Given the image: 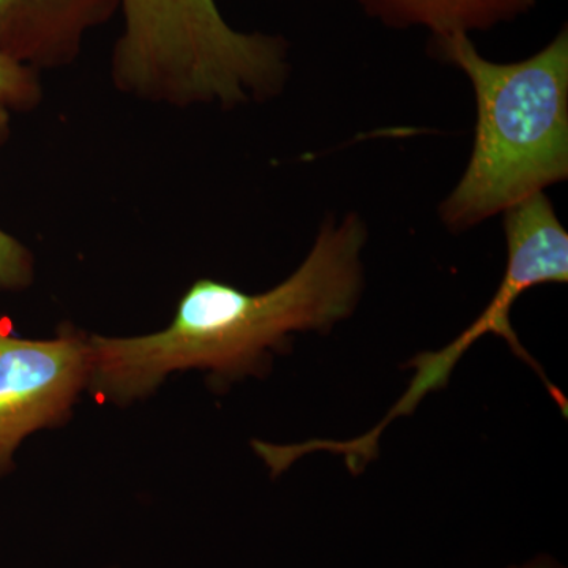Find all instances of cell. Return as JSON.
Here are the masks:
<instances>
[{
    "instance_id": "cell-1",
    "label": "cell",
    "mask_w": 568,
    "mask_h": 568,
    "mask_svg": "<svg viewBox=\"0 0 568 568\" xmlns=\"http://www.w3.org/2000/svg\"><path fill=\"white\" fill-rule=\"evenodd\" d=\"M364 223L347 215L321 227L315 245L293 275L250 294L211 278L183 293L173 321L140 336L89 335L88 392L108 405L126 406L159 390L174 373H207L216 390L271 372L297 332H324L353 315L364 290Z\"/></svg>"
},
{
    "instance_id": "cell-2",
    "label": "cell",
    "mask_w": 568,
    "mask_h": 568,
    "mask_svg": "<svg viewBox=\"0 0 568 568\" xmlns=\"http://www.w3.org/2000/svg\"><path fill=\"white\" fill-rule=\"evenodd\" d=\"M440 41L477 100L473 155L443 207L448 227L466 230L567 178L568 36L515 63L481 58L466 33Z\"/></svg>"
},
{
    "instance_id": "cell-3",
    "label": "cell",
    "mask_w": 568,
    "mask_h": 568,
    "mask_svg": "<svg viewBox=\"0 0 568 568\" xmlns=\"http://www.w3.org/2000/svg\"><path fill=\"white\" fill-rule=\"evenodd\" d=\"M111 73L121 91L173 106L263 99L282 88L280 37L235 31L215 0H119Z\"/></svg>"
},
{
    "instance_id": "cell-4",
    "label": "cell",
    "mask_w": 568,
    "mask_h": 568,
    "mask_svg": "<svg viewBox=\"0 0 568 568\" xmlns=\"http://www.w3.org/2000/svg\"><path fill=\"white\" fill-rule=\"evenodd\" d=\"M507 267L500 280L495 297L487 308L443 349L435 353H420L410 358L409 368L414 377L405 394L399 396L395 406L384 416L379 424L369 432L342 440L339 450L347 462L358 467L368 466L377 457V446L384 429L399 417L409 416L424 398L433 392L447 386L458 362L465 357L481 336L496 335L506 339L511 353L521 358L540 376L549 395L562 410L568 414L566 396L545 375L536 358L521 345L514 325L510 323L511 308L526 291L538 284L567 283L568 280V234L560 224L551 203L544 193L534 194L506 211Z\"/></svg>"
},
{
    "instance_id": "cell-5",
    "label": "cell",
    "mask_w": 568,
    "mask_h": 568,
    "mask_svg": "<svg viewBox=\"0 0 568 568\" xmlns=\"http://www.w3.org/2000/svg\"><path fill=\"white\" fill-rule=\"evenodd\" d=\"M89 376V334L65 324L54 338H22L0 315V478L29 436L67 424Z\"/></svg>"
},
{
    "instance_id": "cell-6",
    "label": "cell",
    "mask_w": 568,
    "mask_h": 568,
    "mask_svg": "<svg viewBox=\"0 0 568 568\" xmlns=\"http://www.w3.org/2000/svg\"><path fill=\"white\" fill-rule=\"evenodd\" d=\"M118 11L119 0H0V52L36 71L61 69Z\"/></svg>"
},
{
    "instance_id": "cell-7",
    "label": "cell",
    "mask_w": 568,
    "mask_h": 568,
    "mask_svg": "<svg viewBox=\"0 0 568 568\" xmlns=\"http://www.w3.org/2000/svg\"><path fill=\"white\" fill-rule=\"evenodd\" d=\"M395 28H426L440 40L510 21L537 0H358Z\"/></svg>"
},
{
    "instance_id": "cell-8",
    "label": "cell",
    "mask_w": 568,
    "mask_h": 568,
    "mask_svg": "<svg viewBox=\"0 0 568 568\" xmlns=\"http://www.w3.org/2000/svg\"><path fill=\"white\" fill-rule=\"evenodd\" d=\"M9 130L7 108L0 106V142L6 140ZM33 280V257L17 239L0 230V291H22L31 286Z\"/></svg>"
},
{
    "instance_id": "cell-9",
    "label": "cell",
    "mask_w": 568,
    "mask_h": 568,
    "mask_svg": "<svg viewBox=\"0 0 568 568\" xmlns=\"http://www.w3.org/2000/svg\"><path fill=\"white\" fill-rule=\"evenodd\" d=\"M37 71L0 52V106L28 111L40 102Z\"/></svg>"
},
{
    "instance_id": "cell-10",
    "label": "cell",
    "mask_w": 568,
    "mask_h": 568,
    "mask_svg": "<svg viewBox=\"0 0 568 568\" xmlns=\"http://www.w3.org/2000/svg\"><path fill=\"white\" fill-rule=\"evenodd\" d=\"M508 568H564L559 562H556L555 559L549 558V556H538V558H534L528 560V562L521 564V566H514Z\"/></svg>"
}]
</instances>
